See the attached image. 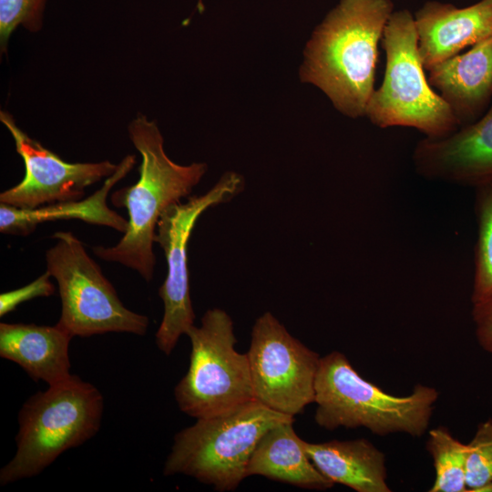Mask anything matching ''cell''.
Listing matches in <instances>:
<instances>
[{"instance_id":"277c9868","label":"cell","mask_w":492,"mask_h":492,"mask_svg":"<svg viewBox=\"0 0 492 492\" xmlns=\"http://www.w3.org/2000/svg\"><path fill=\"white\" fill-rule=\"evenodd\" d=\"M103 410L100 391L74 374L31 395L18 413L16 450L0 470V485L41 474L65 451L92 438Z\"/></svg>"},{"instance_id":"8992f818","label":"cell","mask_w":492,"mask_h":492,"mask_svg":"<svg viewBox=\"0 0 492 492\" xmlns=\"http://www.w3.org/2000/svg\"><path fill=\"white\" fill-rule=\"evenodd\" d=\"M386 63L384 79L373 92L365 116L378 128L408 127L426 138H441L460 127L451 109L429 85L418 51L414 15L395 10L381 40Z\"/></svg>"},{"instance_id":"7402d4cb","label":"cell","mask_w":492,"mask_h":492,"mask_svg":"<svg viewBox=\"0 0 492 492\" xmlns=\"http://www.w3.org/2000/svg\"><path fill=\"white\" fill-rule=\"evenodd\" d=\"M46 0H0V44L5 51L14 30L23 26L36 33L42 27Z\"/></svg>"},{"instance_id":"7a4b0ae2","label":"cell","mask_w":492,"mask_h":492,"mask_svg":"<svg viewBox=\"0 0 492 492\" xmlns=\"http://www.w3.org/2000/svg\"><path fill=\"white\" fill-rule=\"evenodd\" d=\"M129 138L141 156L138 181L115 190V207L126 208L128 229L119 241L109 247L94 246L98 258L136 271L146 282L153 278V251L158 222L170 205L189 198L207 170L205 163L179 165L165 152L162 135L154 121L138 115L128 128Z\"/></svg>"},{"instance_id":"e0dca14e","label":"cell","mask_w":492,"mask_h":492,"mask_svg":"<svg viewBox=\"0 0 492 492\" xmlns=\"http://www.w3.org/2000/svg\"><path fill=\"white\" fill-rule=\"evenodd\" d=\"M303 447L319 471L333 484L356 492H391L385 455L364 438L309 443Z\"/></svg>"},{"instance_id":"d4e9b609","label":"cell","mask_w":492,"mask_h":492,"mask_svg":"<svg viewBox=\"0 0 492 492\" xmlns=\"http://www.w3.org/2000/svg\"><path fill=\"white\" fill-rule=\"evenodd\" d=\"M492 491V481L479 489L478 492Z\"/></svg>"},{"instance_id":"5bb4252c","label":"cell","mask_w":492,"mask_h":492,"mask_svg":"<svg viewBox=\"0 0 492 492\" xmlns=\"http://www.w3.org/2000/svg\"><path fill=\"white\" fill-rule=\"evenodd\" d=\"M427 71L429 85L438 91L459 127L476 122L492 104V37Z\"/></svg>"},{"instance_id":"52a82bcc","label":"cell","mask_w":492,"mask_h":492,"mask_svg":"<svg viewBox=\"0 0 492 492\" xmlns=\"http://www.w3.org/2000/svg\"><path fill=\"white\" fill-rule=\"evenodd\" d=\"M56 242L46 252V272L55 278L61 301L56 324L72 337L107 333L144 335L148 316L128 309L99 265L71 231L52 235Z\"/></svg>"},{"instance_id":"9a60e30c","label":"cell","mask_w":492,"mask_h":492,"mask_svg":"<svg viewBox=\"0 0 492 492\" xmlns=\"http://www.w3.org/2000/svg\"><path fill=\"white\" fill-rule=\"evenodd\" d=\"M73 337L57 324L0 323V356L15 363L34 381L54 385L68 379Z\"/></svg>"},{"instance_id":"8fae6325","label":"cell","mask_w":492,"mask_h":492,"mask_svg":"<svg viewBox=\"0 0 492 492\" xmlns=\"http://www.w3.org/2000/svg\"><path fill=\"white\" fill-rule=\"evenodd\" d=\"M0 120L12 135L25 165L24 178L0 193V203L32 210L81 200L87 187L111 176L118 169V164L109 160L67 162L23 131L8 112L1 111Z\"/></svg>"},{"instance_id":"3957f363","label":"cell","mask_w":492,"mask_h":492,"mask_svg":"<svg viewBox=\"0 0 492 492\" xmlns=\"http://www.w3.org/2000/svg\"><path fill=\"white\" fill-rule=\"evenodd\" d=\"M439 392L416 384L395 395L361 376L339 351L321 357L315 378V423L329 431L364 427L384 436L403 433L420 437L428 429Z\"/></svg>"},{"instance_id":"30bf717a","label":"cell","mask_w":492,"mask_h":492,"mask_svg":"<svg viewBox=\"0 0 492 492\" xmlns=\"http://www.w3.org/2000/svg\"><path fill=\"white\" fill-rule=\"evenodd\" d=\"M247 355L254 399L292 416L314 403L321 357L272 313L256 319Z\"/></svg>"},{"instance_id":"ac0fdd59","label":"cell","mask_w":492,"mask_h":492,"mask_svg":"<svg viewBox=\"0 0 492 492\" xmlns=\"http://www.w3.org/2000/svg\"><path fill=\"white\" fill-rule=\"evenodd\" d=\"M293 422L280 423L261 436L248 464L247 477L262 476L305 489L333 487L334 484L319 471L306 453Z\"/></svg>"},{"instance_id":"4fadbf2b","label":"cell","mask_w":492,"mask_h":492,"mask_svg":"<svg viewBox=\"0 0 492 492\" xmlns=\"http://www.w3.org/2000/svg\"><path fill=\"white\" fill-rule=\"evenodd\" d=\"M414 19L419 55L428 70L465 47L492 37V0L466 7L427 1L414 14Z\"/></svg>"},{"instance_id":"ffe728a7","label":"cell","mask_w":492,"mask_h":492,"mask_svg":"<svg viewBox=\"0 0 492 492\" xmlns=\"http://www.w3.org/2000/svg\"><path fill=\"white\" fill-rule=\"evenodd\" d=\"M477 236L474 254L472 304L492 299V180L475 188Z\"/></svg>"},{"instance_id":"ba28073f","label":"cell","mask_w":492,"mask_h":492,"mask_svg":"<svg viewBox=\"0 0 492 492\" xmlns=\"http://www.w3.org/2000/svg\"><path fill=\"white\" fill-rule=\"evenodd\" d=\"M233 328L224 310L212 308L205 312L200 326L188 330L190 364L174 389L184 414L209 417L254 399L248 355L236 351Z\"/></svg>"},{"instance_id":"7c38bea8","label":"cell","mask_w":492,"mask_h":492,"mask_svg":"<svg viewBox=\"0 0 492 492\" xmlns=\"http://www.w3.org/2000/svg\"><path fill=\"white\" fill-rule=\"evenodd\" d=\"M423 177L476 188L492 180V104L476 122L420 140L413 154Z\"/></svg>"},{"instance_id":"2e32d148","label":"cell","mask_w":492,"mask_h":492,"mask_svg":"<svg viewBox=\"0 0 492 492\" xmlns=\"http://www.w3.org/2000/svg\"><path fill=\"white\" fill-rule=\"evenodd\" d=\"M135 164L134 155L126 156L117 170L106 178L103 185L85 199L52 203L32 210L0 203V231L26 236L43 222L75 219L124 233L128 229V220L111 210L107 199L110 190L129 173Z\"/></svg>"},{"instance_id":"d6986e66","label":"cell","mask_w":492,"mask_h":492,"mask_svg":"<svg viewBox=\"0 0 492 492\" xmlns=\"http://www.w3.org/2000/svg\"><path fill=\"white\" fill-rule=\"evenodd\" d=\"M425 447L433 459L435 479L429 492H466L468 445L445 426L428 431Z\"/></svg>"},{"instance_id":"6da1fadb","label":"cell","mask_w":492,"mask_h":492,"mask_svg":"<svg viewBox=\"0 0 492 492\" xmlns=\"http://www.w3.org/2000/svg\"><path fill=\"white\" fill-rule=\"evenodd\" d=\"M394 6L392 0H340L306 46L302 80L319 87L347 117L365 116L378 44Z\"/></svg>"},{"instance_id":"603a6c76","label":"cell","mask_w":492,"mask_h":492,"mask_svg":"<svg viewBox=\"0 0 492 492\" xmlns=\"http://www.w3.org/2000/svg\"><path fill=\"white\" fill-rule=\"evenodd\" d=\"M51 275L45 272L32 282L0 295V316L11 313L24 302L37 298L48 297L55 292V286L50 280Z\"/></svg>"},{"instance_id":"cb8c5ba5","label":"cell","mask_w":492,"mask_h":492,"mask_svg":"<svg viewBox=\"0 0 492 492\" xmlns=\"http://www.w3.org/2000/svg\"><path fill=\"white\" fill-rule=\"evenodd\" d=\"M472 305L477 343L486 352L492 354V299Z\"/></svg>"},{"instance_id":"9c48e42d","label":"cell","mask_w":492,"mask_h":492,"mask_svg":"<svg viewBox=\"0 0 492 492\" xmlns=\"http://www.w3.org/2000/svg\"><path fill=\"white\" fill-rule=\"evenodd\" d=\"M243 178L225 173L206 193L190 196L162 213L155 242L162 249L168 266L165 281L159 289L163 316L155 334L156 345L166 355L174 350L179 337L194 325L195 313L190 294L188 242L199 217L209 208L227 202L242 191Z\"/></svg>"},{"instance_id":"44dd1931","label":"cell","mask_w":492,"mask_h":492,"mask_svg":"<svg viewBox=\"0 0 492 492\" xmlns=\"http://www.w3.org/2000/svg\"><path fill=\"white\" fill-rule=\"evenodd\" d=\"M467 445L466 492H478L492 481V418L477 425Z\"/></svg>"},{"instance_id":"5b68a950","label":"cell","mask_w":492,"mask_h":492,"mask_svg":"<svg viewBox=\"0 0 492 492\" xmlns=\"http://www.w3.org/2000/svg\"><path fill=\"white\" fill-rule=\"evenodd\" d=\"M294 420L256 399L179 431L163 466V475H185L215 490H235L261 436L272 426Z\"/></svg>"}]
</instances>
